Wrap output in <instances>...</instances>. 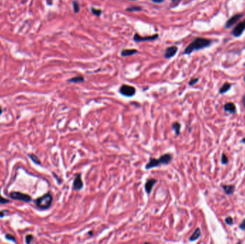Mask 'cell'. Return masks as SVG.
<instances>
[{"instance_id": "obj_1", "label": "cell", "mask_w": 245, "mask_h": 244, "mask_svg": "<svg viewBox=\"0 0 245 244\" xmlns=\"http://www.w3.org/2000/svg\"><path fill=\"white\" fill-rule=\"evenodd\" d=\"M211 44V41L205 38H196L189 45L184 51V54L189 55L193 51L207 48Z\"/></svg>"}, {"instance_id": "obj_2", "label": "cell", "mask_w": 245, "mask_h": 244, "mask_svg": "<svg viewBox=\"0 0 245 244\" xmlns=\"http://www.w3.org/2000/svg\"><path fill=\"white\" fill-rule=\"evenodd\" d=\"M172 161V155L169 153H166L160 156L158 159L150 158L149 162L146 164V169L149 170L155 167H158L160 165H168Z\"/></svg>"}, {"instance_id": "obj_3", "label": "cell", "mask_w": 245, "mask_h": 244, "mask_svg": "<svg viewBox=\"0 0 245 244\" xmlns=\"http://www.w3.org/2000/svg\"><path fill=\"white\" fill-rule=\"evenodd\" d=\"M52 203V196L50 193L40 197L35 200V205L41 210H47L51 206Z\"/></svg>"}, {"instance_id": "obj_4", "label": "cell", "mask_w": 245, "mask_h": 244, "mask_svg": "<svg viewBox=\"0 0 245 244\" xmlns=\"http://www.w3.org/2000/svg\"><path fill=\"white\" fill-rule=\"evenodd\" d=\"M9 196L10 198L14 200H21V201L26 203L30 202L32 200V198H31L30 196L25 193H22L20 192H12L9 194Z\"/></svg>"}, {"instance_id": "obj_5", "label": "cell", "mask_w": 245, "mask_h": 244, "mask_svg": "<svg viewBox=\"0 0 245 244\" xmlns=\"http://www.w3.org/2000/svg\"><path fill=\"white\" fill-rule=\"evenodd\" d=\"M119 92L121 95L125 97H132L135 94V88L131 85H123L120 87Z\"/></svg>"}, {"instance_id": "obj_6", "label": "cell", "mask_w": 245, "mask_h": 244, "mask_svg": "<svg viewBox=\"0 0 245 244\" xmlns=\"http://www.w3.org/2000/svg\"><path fill=\"white\" fill-rule=\"evenodd\" d=\"M245 30V19L241 22L236 25L232 32V34L235 37H238L242 35V34Z\"/></svg>"}, {"instance_id": "obj_7", "label": "cell", "mask_w": 245, "mask_h": 244, "mask_svg": "<svg viewBox=\"0 0 245 244\" xmlns=\"http://www.w3.org/2000/svg\"><path fill=\"white\" fill-rule=\"evenodd\" d=\"M73 188L75 190H80L83 188V180L81 179V175L80 174H77L76 175L75 179L73 181Z\"/></svg>"}, {"instance_id": "obj_8", "label": "cell", "mask_w": 245, "mask_h": 244, "mask_svg": "<svg viewBox=\"0 0 245 244\" xmlns=\"http://www.w3.org/2000/svg\"><path fill=\"white\" fill-rule=\"evenodd\" d=\"M242 17V14H235V15L232 16L230 19H229L227 21H226V24H225V27L227 29L232 27L233 26L234 24H236V22H238V20L240 19Z\"/></svg>"}, {"instance_id": "obj_9", "label": "cell", "mask_w": 245, "mask_h": 244, "mask_svg": "<svg viewBox=\"0 0 245 244\" xmlns=\"http://www.w3.org/2000/svg\"><path fill=\"white\" fill-rule=\"evenodd\" d=\"M156 182H157V180L155 179V178H150L146 181L145 184V190L148 194L151 193L153 186Z\"/></svg>"}, {"instance_id": "obj_10", "label": "cell", "mask_w": 245, "mask_h": 244, "mask_svg": "<svg viewBox=\"0 0 245 244\" xmlns=\"http://www.w3.org/2000/svg\"><path fill=\"white\" fill-rule=\"evenodd\" d=\"M177 51H178V48H177L176 46L170 47V48H168L166 50L164 57H165L166 59L171 58L172 57H174V55L176 54Z\"/></svg>"}, {"instance_id": "obj_11", "label": "cell", "mask_w": 245, "mask_h": 244, "mask_svg": "<svg viewBox=\"0 0 245 244\" xmlns=\"http://www.w3.org/2000/svg\"><path fill=\"white\" fill-rule=\"evenodd\" d=\"M158 34H154L153 36H149L146 37H140L139 34H135L134 37H133V40L135 42H142V41H147V40H154L156 38H158Z\"/></svg>"}, {"instance_id": "obj_12", "label": "cell", "mask_w": 245, "mask_h": 244, "mask_svg": "<svg viewBox=\"0 0 245 244\" xmlns=\"http://www.w3.org/2000/svg\"><path fill=\"white\" fill-rule=\"evenodd\" d=\"M224 108L225 111L230 112V113L232 114H234L236 112V107L232 102H228V103H226L224 104Z\"/></svg>"}, {"instance_id": "obj_13", "label": "cell", "mask_w": 245, "mask_h": 244, "mask_svg": "<svg viewBox=\"0 0 245 244\" xmlns=\"http://www.w3.org/2000/svg\"><path fill=\"white\" fill-rule=\"evenodd\" d=\"M201 235V230L200 228H196L194 232L192 235H191V236L190 237V239H189V241H194L196 240H197L199 239V237H200Z\"/></svg>"}, {"instance_id": "obj_14", "label": "cell", "mask_w": 245, "mask_h": 244, "mask_svg": "<svg viewBox=\"0 0 245 244\" xmlns=\"http://www.w3.org/2000/svg\"><path fill=\"white\" fill-rule=\"evenodd\" d=\"M137 53L136 50H130V49H127V50H124L121 52V55L123 57H128L131 56V55Z\"/></svg>"}, {"instance_id": "obj_15", "label": "cell", "mask_w": 245, "mask_h": 244, "mask_svg": "<svg viewBox=\"0 0 245 244\" xmlns=\"http://www.w3.org/2000/svg\"><path fill=\"white\" fill-rule=\"evenodd\" d=\"M223 189L225 192L226 194L227 195H231L234 193V190H235V188H234V186H223Z\"/></svg>"}, {"instance_id": "obj_16", "label": "cell", "mask_w": 245, "mask_h": 244, "mask_svg": "<svg viewBox=\"0 0 245 244\" xmlns=\"http://www.w3.org/2000/svg\"><path fill=\"white\" fill-rule=\"evenodd\" d=\"M231 84L230 83H224L223 85H222V87L220 88V90H219V93L221 94H224V93H226V92L229 91V90H230V88H231Z\"/></svg>"}, {"instance_id": "obj_17", "label": "cell", "mask_w": 245, "mask_h": 244, "mask_svg": "<svg viewBox=\"0 0 245 244\" xmlns=\"http://www.w3.org/2000/svg\"><path fill=\"white\" fill-rule=\"evenodd\" d=\"M172 128L174 129L175 133H176V135H178L180 134V129H181V124L178 122H174L172 125Z\"/></svg>"}, {"instance_id": "obj_18", "label": "cell", "mask_w": 245, "mask_h": 244, "mask_svg": "<svg viewBox=\"0 0 245 244\" xmlns=\"http://www.w3.org/2000/svg\"><path fill=\"white\" fill-rule=\"evenodd\" d=\"M84 81V78L81 76H77V77H73V78L70 79L68 82L70 83H81V82Z\"/></svg>"}, {"instance_id": "obj_19", "label": "cell", "mask_w": 245, "mask_h": 244, "mask_svg": "<svg viewBox=\"0 0 245 244\" xmlns=\"http://www.w3.org/2000/svg\"><path fill=\"white\" fill-rule=\"evenodd\" d=\"M28 156L30 157V158L32 160V161L34 162V163L38 164V165H41V161L38 158V157L37 156V155H34V154H29Z\"/></svg>"}, {"instance_id": "obj_20", "label": "cell", "mask_w": 245, "mask_h": 244, "mask_svg": "<svg viewBox=\"0 0 245 244\" xmlns=\"http://www.w3.org/2000/svg\"><path fill=\"white\" fill-rule=\"evenodd\" d=\"M73 5L74 11H75V13H77V12L80 11V5H79V4H78L77 2L75 1V2H73Z\"/></svg>"}, {"instance_id": "obj_21", "label": "cell", "mask_w": 245, "mask_h": 244, "mask_svg": "<svg viewBox=\"0 0 245 244\" xmlns=\"http://www.w3.org/2000/svg\"><path fill=\"white\" fill-rule=\"evenodd\" d=\"M33 239H34L33 235H30V234L26 235V237H25V241L27 243H30L31 242L33 241Z\"/></svg>"}, {"instance_id": "obj_22", "label": "cell", "mask_w": 245, "mask_h": 244, "mask_svg": "<svg viewBox=\"0 0 245 244\" xmlns=\"http://www.w3.org/2000/svg\"><path fill=\"white\" fill-rule=\"evenodd\" d=\"M0 192H1V188H0ZM9 203V200L8 199H6V198H3L2 196H1V193H0V203L1 204H6Z\"/></svg>"}, {"instance_id": "obj_23", "label": "cell", "mask_w": 245, "mask_h": 244, "mask_svg": "<svg viewBox=\"0 0 245 244\" xmlns=\"http://www.w3.org/2000/svg\"><path fill=\"white\" fill-rule=\"evenodd\" d=\"M225 222L227 225H232V224H233V219H232V217H230V216L226 217L225 219Z\"/></svg>"}, {"instance_id": "obj_24", "label": "cell", "mask_w": 245, "mask_h": 244, "mask_svg": "<svg viewBox=\"0 0 245 244\" xmlns=\"http://www.w3.org/2000/svg\"><path fill=\"white\" fill-rule=\"evenodd\" d=\"M127 11L129 12H133V11H139V10H141V8L140 7H131L130 8H128L126 9Z\"/></svg>"}, {"instance_id": "obj_25", "label": "cell", "mask_w": 245, "mask_h": 244, "mask_svg": "<svg viewBox=\"0 0 245 244\" xmlns=\"http://www.w3.org/2000/svg\"><path fill=\"white\" fill-rule=\"evenodd\" d=\"M92 13H93L95 15H96V16H100V14H101V12H102V11L100 9H95V8H92Z\"/></svg>"}, {"instance_id": "obj_26", "label": "cell", "mask_w": 245, "mask_h": 244, "mask_svg": "<svg viewBox=\"0 0 245 244\" xmlns=\"http://www.w3.org/2000/svg\"><path fill=\"white\" fill-rule=\"evenodd\" d=\"M228 163V158L226 156L225 154H223L222 155V164H226Z\"/></svg>"}, {"instance_id": "obj_27", "label": "cell", "mask_w": 245, "mask_h": 244, "mask_svg": "<svg viewBox=\"0 0 245 244\" xmlns=\"http://www.w3.org/2000/svg\"><path fill=\"white\" fill-rule=\"evenodd\" d=\"M5 237H6V239H7V240H9V241H13V242H15V241H16L15 238H14V237L13 236V235H10V234H6Z\"/></svg>"}, {"instance_id": "obj_28", "label": "cell", "mask_w": 245, "mask_h": 244, "mask_svg": "<svg viewBox=\"0 0 245 244\" xmlns=\"http://www.w3.org/2000/svg\"><path fill=\"white\" fill-rule=\"evenodd\" d=\"M199 81V79L198 78H193V79H191V80H190V82H189V85H190V86H192V85H195L196 83H197V82Z\"/></svg>"}, {"instance_id": "obj_29", "label": "cell", "mask_w": 245, "mask_h": 244, "mask_svg": "<svg viewBox=\"0 0 245 244\" xmlns=\"http://www.w3.org/2000/svg\"><path fill=\"white\" fill-rule=\"evenodd\" d=\"M240 228L242 229V230H245V219L240 225Z\"/></svg>"}, {"instance_id": "obj_30", "label": "cell", "mask_w": 245, "mask_h": 244, "mask_svg": "<svg viewBox=\"0 0 245 244\" xmlns=\"http://www.w3.org/2000/svg\"><path fill=\"white\" fill-rule=\"evenodd\" d=\"M152 1H153V2H156V3H160V2H163L164 0H152Z\"/></svg>"}, {"instance_id": "obj_31", "label": "cell", "mask_w": 245, "mask_h": 244, "mask_svg": "<svg viewBox=\"0 0 245 244\" xmlns=\"http://www.w3.org/2000/svg\"><path fill=\"white\" fill-rule=\"evenodd\" d=\"M5 216V213L2 211H0V218H3Z\"/></svg>"}, {"instance_id": "obj_32", "label": "cell", "mask_w": 245, "mask_h": 244, "mask_svg": "<svg viewBox=\"0 0 245 244\" xmlns=\"http://www.w3.org/2000/svg\"><path fill=\"white\" fill-rule=\"evenodd\" d=\"M242 102H243V104H244V106L245 108V95L243 96V97H242Z\"/></svg>"}, {"instance_id": "obj_33", "label": "cell", "mask_w": 245, "mask_h": 244, "mask_svg": "<svg viewBox=\"0 0 245 244\" xmlns=\"http://www.w3.org/2000/svg\"><path fill=\"white\" fill-rule=\"evenodd\" d=\"M2 113V108L1 107H0V115H1Z\"/></svg>"}, {"instance_id": "obj_34", "label": "cell", "mask_w": 245, "mask_h": 244, "mask_svg": "<svg viewBox=\"0 0 245 244\" xmlns=\"http://www.w3.org/2000/svg\"><path fill=\"white\" fill-rule=\"evenodd\" d=\"M241 142H242V143H245V138H243L242 140V141H241Z\"/></svg>"}, {"instance_id": "obj_35", "label": "cell", "mask_w": 245, "mask_h": 244, "mask_svg": "<svg viewBox=\"0 0 245 244\" xmlns=\"http://www.w3.org/2000/svg\"><path fill=\"white\" fill-rule=\"evenodd\" d=\"M173 2H177V1H179V0H172Z\"/></svg>"}, {"instance_id": "obj_36", "label": "cell", "mask_w": 245, "mask_h": 244, "mask_svg": "<svg viewBox=\"0 0 245 244\" xmlns=\"http://www.w3.org/2000/svg\"><path fill=\"white\" fill-rule=\"evenodd\" d=\"M244 82H245V77H244Z\"/></svg>"}, {"instance_id": "obj_37", "label": "cell", "mask_w": 245, "mask_h": 244, "mask_svg": "<svg viewBox=\"0 0 245 244\" xmlns=\"http://www.w3.org/2000/svg\"><path fill=\"white\" fill-rule=\"evenodd\" d=\"M244 66H245V63H244Z\"/></svg>"}]
</instances>
